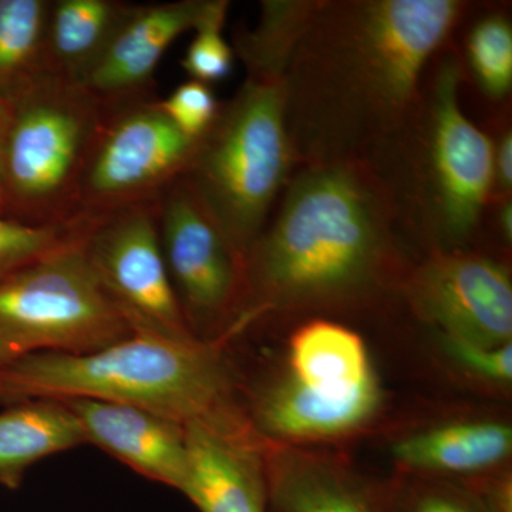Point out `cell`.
Listing matches in <instances>:
<instances>
[{
	"instance_id": "6da1fadb",
	"label": "cell",
	"mask_w": 512,
	"mask_h": 512,
	"mask_svg": "<svg viewBox=\"0 0 512 512\" xmlns=\"http://www.w3.org/2000/svg\"><path fill=\"white\" fill-rule=\"evenodd\" d=\"M458 0L318 2L285 74L296 164L370 163L420 113L421 77L463 19Z\"/></svg>"
},
{
	"instance_id": "7a4b0ae2",
	"label": "cell",
	"mask_w": 512,
	"mask_h": 512,
	"mask_svg": "<svg viewBox=\"0 0 512 512\" xmlns=\"http://www.w3.org/2000/svg\"><path fill=\"white\" fill-rule=\"evenodd\" d=\"M400 205L372 165H303L245 256V296L228 345L269 319L365 308L400 292Z\"/></svg>"
},
{
	"instance_id": "3957f363",
	"label": "cell",
	"mask_w": 512,
	"mask_h": 512,
	"mask_svg": "<svg viewBox=\"0 0 512 512\" xmlns=\"http://www.w3.org/2000/svg\"><path fill=\"white\" fill-rule=\"evenodd\" d=\"M32 399L130 404L184 426L245 412L227 348L141 333L82 355L36 353L0 367V403Z\"/></svg>"
},
{
	"instance_id": "277c9868",
	"label": "cell",
	"mask_w": 512,
	"mask_h": 512,
	"mask_svg": "<svg viewBox=\"0 0 512 512\" xmlns=\"http://www.w3.org/2000/svg\"><path fill=\"white\" fill-rule=\"evenodd\" d=\"M295 164L285 80L247 77L198 138L181 180L245 259Z\"/></svg>"
},
{
	"instance_id": "5b68a950",
	"label": "cell",
	"mask_w": 512,
	"mask_h": 512,
	"mask_svg": "<svg viewBox=\"0 0 512 512\" xmlns=\"http://www.w3.org/2000/svg\"><path fill=\"white\" fill-rule=\"evenodd\" d=\"M0 214L30 225H77V190L104 109L80 84L46 77L9 104Z\"/></svg>"
},
{
	"instance_id": "8992f818",
	"label": "cell",
	"mask_w": 512,
	"mask_h": 512,
	"mask_svg": "<svg viewBox=\"0 0 512 512\" xmlns=\"http://www.w3.org/2000/svg\"><path fill=\"white\" fill-rule=\"evenodd\" d=\"M80 239L0 282V367L36 353L94 352L133 333Z\"/></svg>"
},
{
	"instance_id": "52a82bcc",
	"label": "cell",
	"mask_w": 512,
	"mask_h": 512,
	"mask_svg": "<svg viewBox=\"0 0 512 512\" xmlns=\"http://www.w3.org/2000/svg\"><path fill=\"white\" fill-rule=\"evenodd\" d=\"M460 80L457 57L444 56L427 111L421 104L404 134L416 140L412 195L423 210L424 227L439 241L434 251L461 249L466 244L494 190V144L461 110Z\"/></svg>"
},
{
	"instance_id": "ba28073f",
	"label": "cell",
	"mask_w": 512,
	"mask_h": 512,
	"mask_svg": "<svg viewBox=\"0 0 512 512\" xmlns=\"http://www.w3.org/2000/svg\"><path fill=\"white\" fill-rule=\"evenodd\" d=\"M104 109L77 190L79 221L158 204L183 178L197 146L198 140L167 116L156 94Z\"/></svg>"
},
{
	"instance_id": "9c48e42d",
	"label": "cell",
	"mask_w": 512,
	"mask_h": 512,
	"mask_svg": "<svg viewBox=\"0 0 512 512\" xmlns=\"http://www.w3.org/2000/svg\"><path fill=\"white\" fill-rule=\"evenodd\" d=\"M161 248L187 328L228 348L245 296V259L231 247L184 181L158 201Z\"/></svg>"
},
{
	"instance_id": "30bf717a",
	"label": "cell",
	"mask_w": 512,
	"mask_h": 512,
	"mask_svg": "<svg viewBox=\"0 0 512 512\" xmlns=\"http://www.w3.org/2000/svg\"><path fill=\"white\" fill-rule=\"evenodd\" d=\"M82 248L97 282L133 333L190 340L161 248L158 204L84 221Z\"/></svg>"
},
{
	"instance_id": "8fae6325",
	"label": "cell",
	"mask_w": 512,
	"mask_h": 512,
	"mask_svg": "<svg viewBox=\"0 0 512 512\" xmlns=\"http://www.w3.org/2000/svg\"><path fill=\"white\" fill-rule=\"evenodd\" d=\"M400 293L440 335L487 348L512 343L510 272L488 256L434 251L407 272Z\"/></svg>"
},
{
	"instance_id": "7c38bea8",
	"label": "cell",
	"mask_w": 512,
	"mask_h": 512,
	"mask_svg": "<svg viewBox=\"0 0 512 512\" xmlns=\"http://www.w3.org/2000/svg\"><path fill=\"white\" fill-rule=\"evenodd\" d=\"M244 407L255 433L266 443L318 446L362 433L382 416V384L352 396L315 392L284 369L245 389Z\"/></svg>"
},
{
	"instance_id": "4fadbf2b",
	"label": "cell",
	"mask_w": 512,
	"mask_h": 512,
	"mask_svg": "<svg viewBox=\"0 0 512 512\" xmlns=\"http://www.w3.org/2000/svg\"><path fill=\"white\" fill-rule=\"evenodd\" d=\"M183 493L200 512H268L265 441L247 413L187 426Z\"/></svg>"
},
{
	"instance_id": "5bb4252c",
	"label": "cell",
	"mask_w": 512,
	"mask_h": 512,
	"mask_svg": "<svg viewBox=\"0 0 512 512\" xmlns=\"http://www.w3.org/2000/svg\"><path fill=\"white\" fill-rule=\"evenodd\" d=\"M265 480L268 512H394L387 481L315 446L265 441Z\"/></svg>"
},
{
	"instance_id": "9a60e30c",
	"label": "cell",
	"mask_w": 512,
	"mask_h": 512,
	"mask_svg": "<svg viewBox=\"0 0 512 512\" xmlns=\"http://www.w3.org/2000/svg\"><path fill=\"white\" fill-rule=\"evenodd\" d=\"M387 453L400 476L471 480L511 467L512 426L493 412H461L394 434Z\"/></svg>"
},
{
	"instance_id": "2e32d148",
	"label": "cell",
	"mask_w": 512,
	"mask_h": 512,
	"mask_svg": "<svg viewBox=\"0 0 512 512\" xmlns=\"http://www.w3.org/2000/svg\"><path fill=\"white\" fill-rule=\"evenodd\" d=\"M211 3L212 0H180L137 5L106 55L80 86L106 107L156 94L154 74L168 47L200 25Z\"/></svg>"
},
{
	"instance_id": "e0dca14e",
	"label": "cell",
	"mask_w": 512,
	"mask_h": 512,
	"mask_svg": "<svg viewBox=\"0 0 512 512\" xmlns=\"http://www.w3.org/2000/svg\"><path fill=\"white\" fill-rule=\"evenodd\" d=\"M101 448L140 476L181 491L188 468L187 426L141 407L93 399L62 400Z\"/></svg>"
},
{
	"instance_id": "ac0fdd59",
	"label": "cell",
	"mask_w": 512,
	"mask_h": 512,
	"mask_svg": "<svg viewBox=\"0 0 512 512\" xmlns=\"http://www.w3.org/2000/svg\"><path fill=\"white\" fill-rule=\"evenodd\" d=\"M284 370L302 386L332 396H352L380 383L362 336L319 316L289 336Z\"/></svg>"
},
{
	"instance_id": "d6986e66",
	"label": "cell",
	"mask_w": 512,
	"mask_h": 512,
	"mask_svg": "<svg viewBox=\"0 0 512 512\" xmlns=\"http://www.w3.org/2000/svg\"><path fill=\"white\" fill-rule=\"evenodd\" d=\"M136 8L120 0H52L45 36L47 77L82 84Z\"/></svg>"
},
{
	"instance_id": "ffe728a7",
	"label": "cell",
	"mask_w": 512,
	"mask_h": 512,
	"mask_svg": "<svg viewBox=\"0 0 512 512\" xmlns=\"http://www.w3.org/2000/svg\"><path fill=\"white\" fill-rule=\"evenodd\" d=\"M82 444V426L62 400L10 404L0 413V484L16 490L30 467Z\"/></svg>"
},
{
	"instance_id": "44dd1931",
	"label": "cell",
	"mask_w": 512,
	"mask_h": 512,
	"mask_svg": "<svg viewBox=\"0 0 512 512\" xmlns=\"http://www.w3.org/2000/svg\"><path fill=\"white\" fill-rule=\"evenodd\" d=\"M52 0H0V103L46 79L45 36Z\"/></svg>"
},
{
	"instance_id": "7402d4cb",
	"label": "cell",
	"mask_w": 512,
	"mask_h": 512,
	"mask_svg": "<svg viewBox=\"0 0 512 512\" xmlns=\"http://www.w3.org/2000/svg\"><path fill=\"white\" fill-rule=\"evenodd\" d=\"M261 16L254 29H238L234 36V55L247 69V77L285 80L286 70L318 2L261 3Z\"/></svg>"
},
{
	"instance_id": "603a6c76",
	"label": "cell",
	"mask_w": 512,
	"mask_h": 512,
	"mask_svg": "<svg viewBox=\"0 0 512 512\" xmlns=\"http://www.w3.org/2000/svg\"><path fill=\"white\" fill-rule=\"evenodd\" d=\"M468 63L485 96L504 99L512 86V29L503 15L484 16L468 35Z\"/></svg>"
},
{
	"instance_id": "cb8c5ba5",
	"label": "cell",
	"mask_w": 512,
	"mask_h": 512,
	"mask_svg": "<svg viewBox=\"0 0 512 512\" xmlns=\"http://www.w3.org/2000/svg\"><path fill=\"white\" fill-rule=\"evenodd\" d=\"M387 483L394 512H491L470 480L394 474Z\"/></svg>"
},
{
	"instance_id": "d4e9b609",
	"label": "cell",
	"mask_w": 512,
	"mask_h": 512,
	"mask_svg": "<svg viewBox=\"0 0 512 512\" xmlns=\"http://www.w3.org/2000/svg\"><path fill=\"white\" fill-rule=\"evenodd\" d=\"M77 225H30L0 214V282L82 237Z\"/></svg>"
},
{
	"instance_id": "484cf974",
	"label": "cell",
	"mask_w": 512,
	"mask_h": 512,
	"mask_svg": "<svg viewBox=\"0 0 512 512\" xmlns=\"http://www.w3.org/2000/svg\"><path fill=\"white\" fill-rule=\"evenodd\" d=\"M228 9L227 0H212L207 15L195 28L194 39L181 59V67L190 76V80L211 86L231 74L234 50L222 35Z\"/></svg>"
},
{
	"instance_id": "4316f807",
	"label": "cell",
	"mask_w": 512,
	"mask_h": 512,
	"mask_svg": "<svg viewBox=\"0 0 512 512\" xmlns=\"http://www.w3.org/2000/svg\"><path fill=\"white\" fill-rule=\"evenodd\" d=\"M437 335V349L447 365L467 380L490 392H507L512 384V343L487 348L466 340Z\"/></svg>"
},
{
	"instance_id": "83f0119b",
	"label": "cell",
	"mask_w": 512,
	"mask_h": 512,
	"mask_svg": "<svg viewBox=\"0 0 512 512\" xmlns=\"http://www.w3.org/2000/svg\"><path fill=\"white\" fill-rule=\"evenodd\" d=\"M161 106L185 136L198 140L214 123L221 103L210 84L188 80L161 100Z\"/></svg>"
},
{
	"instance_id": "f1b7e54d",
	"label": "cell",
	"mask_w": 512,
	"mask_h": 512,
	"mask_svg": "<svg viewBox=\"0 0 512 512\" xmlns=\"http://www.w3.org/2000/svg\"><path fill=\"white\" fill-rule=\"evenodd\" d=\"M478 493L484 498L491 512H512V471L511 467L494 471L477 478H471Z\"/></svg>"
},
{
	"instance_id": "f546056e",
	"label": "cell",
	"mask_w": 512,
	"mask_h": 512,
	"mask_svg": "<svg viewBox=\"0 0 512 512\" xmlns=\"http://www.w3.org/2000/svg\"><path fill=\"white\" fill-rule=\"evenodd\" d=\"M494 187L504 200L511 198L512 191V133L505 130L497 147L494 146Z\"/></svg>"
},
{
	"instance_id": "4dcf8cb0",
	"label": "cell",
	"mask_w": 512,
	"mask_h": 512,
	"mask_svg": "<svg viewBox=\"0 0 512 512\" xmlns=\"http://www.w3.org/2000/svg\"><path fill=\"white\" fill-rule=\"evenodd\" d=\"M498 221H500V231L503 234L504 241L508 245L512 242V201L511 198L503 200V205L498 214Z\"/></svg>"
},
{
	"instance_id": "1f68e13d",
	"label": "cell",
	"mask_w": 512,
	"mask_h": 512,
	"mask_svg": "<svg viewBox=\"0 0 512 512\" xmlns=\"http://www.w3.org/2000/svg\"><path fill=\"white\" fill-rule=\"evenodd\" d=\"M9 107L0 103V197H2L3 146H5L6 127H8Z\"/></svg>"
}]
</instances>
